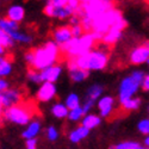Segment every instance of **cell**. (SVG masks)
Listing matches in <instances>:
<instances>
[{
    "instance_id": "1",
    "label": "cell",
    "mask_w": 149,
    "mask_h": 149,
    "mask_svg": "<svg viewBox=\"0 0 149 149\" xmlns=\"http://www.w3.org/2000/svg\"><path fill=\"white\" fill-rule=\"evenodd\" d=\"M60 52L61 48L54 41H48L43 45L33 49V62L31 68L42 72L49 67L55 66L60 56Z\"/></svg>"
},
{
    "instance_id": "2",
    "label": "cell",
    "mask_w": 149,
    "mask_h": 149,
    "mask_svg": "<svg viewBox=\"0 0 149 149\" xmlns=\"http://www.w3.org/2000/svg\"><path fill=\"white\" fill-rule=\"evenodd\" d=\"M74 61L85 70H103L109 63V45L102 43L97 49L74 58Z\"/></svg>"
},
{
    "instance_id": "3",
    "label": "cell",
    "mask_w": 149,
    "mask_h": 149,
    "mask_svg": "<svg viewBox=\"0 0 149 149\" xmlns=\"http://www.w3.org/2000/svg\"><path fill=\"white\" fill-rule=\"evenodd\" d=\"M97 38L93 32H86L80 38H73L67 44L61 47V52L66 54L70 60H74L79 56L93 50V47L95 45Z\"/></svg>"
},
{
    "instance_id": "4",
    "label": "cell",
    "mask_w": 149,
    "mask_h": 149,
    "mask_svg": "<svg viewBox=\"0 0 149 149\" xmlns=\"http://www.w3.org/2000/svg\"><path fill=\"white\" fill-rule=\"evenodd\" d=\"M122 20H124L120 11H118L117 8H111L107 12H105L104 15H102L100 17H98L97 19L93 20L92 24V31L95 36L97 41H102L103 37L105 36V33L115 25H117L118 23H120Z\"/></svg>"
},
{
    "instance_id": "5",
    "label": "cell",
    "mask_w": 149,
    "mask_h": 149,
    "mask_svg": "<svg viewBox=\"0 0 149 149\" xmlns=\"http://www.w3.org/2000/svg\"><path fill=\"white\" fill-rule=\"evenodd\" d=\"M146 74L142 70H134L130 75L122 79L118 88V100L119 104L131 99L137 93L140 87L143 85Z\"/></svg>"
},
{
    "instance_id": "6",
    "label": "cell",
    "mask_w": 149,
    "mask_h": 149,
    "mask_svg": "<svg viewBox=\"0 0 149 149\" xmlns=\"http://www.w3.org/2000/svg\"><path fill=\"white\" fill-rule=\"evenodd\" d=\"M35 107L31 104H19L5 110H1V116L6 122L17 125H29L33 120Z\"/></svg>"
},
{
    "instance_id": "7",
    "label": "cell",
    "mask_w": 149,
    "mask_h": 149,
    "mask_svg": "<svg viewBox=\"0 0 149 149\" xmlns=\"http://www.w3.org/2000/svg\"><path fill=\"white\" fill-rule=\"evenodd\" d=\"M81 1L78 0H68L67 5L65 6H54L50 3H47L44 6V15H47L50 18H56V19H67L70 18L77 13V11L80 8Z\"/></svg>"
},
{
    "instance_id": "8",
    "label": "cell",
    "mask_w": 149,
    "mask_h": 149,
    "mask_svg": "<svg viewBox=\"0 0 149 149\" xmlns=\"http://www.w3.org/2000/svg\"><path fill=\"white\" fill-rule=\"evenodd\" d=\"M81 8L84 11L82 18H88L93 22L109 10L113 8V3L109 0H85L81 1Z\"/></svg>"
},
{
    "instance_id": "9",
    "label": "cell",
    "mask_w": 149,
    "mask_h": 149,
    "mask_svg": "<svg viewBox=\"0 0 149 149\" xmlns=\"http://www.w3.org/2000/svg\"><path fill=\"white\" fill-rule=\"evenodd\" d=\"M23 93L18 88H10L5 92H0V106L1 110L22 104Z\"/></svg>"
},
{
    "instance_id": "10",
    "label": "cell",
    "mask_w": 149,
    "mask_h": 149,
    "mask_svg": "<svg viewBox=\"0 0 149 149\" xmlns=\"http://www.w3.org/2000/svg\"><path fill=\"white\" fill-rule=\"evenodd\" d=\"M99 116L103 118H110L115 111V98L111 95H103L97 102Z\"/></svg>"
},
{
    "instance_id": "11",
    "label": "cell",
    "mask_w": 149,
    "mask_h": 149,
    "mask_svg": "<svg viewBox=\"0 0 149 149\" xmlns=\"http://www.w3.org/2000/svg\"><path fill=\"white\" fill-rule=\"evenodd\" d=\"M56 93H57V88L55 84L43 82L40 86V88L37 90L36 98H37V100H40L42 103H49L56 97Z\"/></svg>"
},
{
    "instance_id": "12",
    "label": "cell",
    "mask_w": 149,
    "mask_h": 149,
    "mask_svg": "<svg viewBox=\"0 0 149 149\" xmlns=\"http://www.w3.org/2000/svg\"><path fill=\"white\" fill-rule=\"evenodd\" d=\"M73 40V35L69 25H61L53 31V41L61 48Z\"/></svg>"
},
{
    "instance_id": "13",
    "label": "cell",
    "mask_w": 149,
    "mask_h": 149,
    "mask_svg": "<svg viewBox=\"0 0 149 149\" xmlns=\"http://www.w3.org/2000/svg\"><path fill=\"white\" fill-rule=\"evenodd\" d=\"M129 60L132 65H142V63H147V61L149 60V49L146 44L143 45H139L135 49H132L130 55H129Z\"/></svg>"
},
{
    "instance_id": "14",
    "label": "cell",
    "mask_w": 149,
    "mask_h": 149,
    "mask_svg": "<svg viewBox=\"0 0 149 149\" xmlns=\"http://www.w3.org/2000/svg\"><path fill=\"white\" fill-rule=\"evenodd\" d=\"M68 70H69V78L74 82H81V81L87 79L88 75H90V72L80 68L75 63V61H74V60H69V62H68Z\"/></svg>"
},
{
    "instance_id": "15",
    "label": "cell",
    "mask_w": 149,
    "mask_h": 149,
    "mask_svg": "<svg viewBox=\"0 0 149 149\" xmlns=\"http://www.w3.org/2000/svg\"><path fill=\"white\" fill-rule=\"evenodd\" d=\"M42 74V80L43 82H52V84H55L60 77L62 74V67L58 66V65H55V66H52L44 70L41 72Z\"/></svg>"
},
{
    "instance_id": "16",
    "label": "cell",
    "mask_w": 149,
    "mask_h": 149,
    "mask_svg": "<svg viewBox=\"0 0 149 149\" xmlns=\"http://www.w3.org/2000/svg\"><path fill=\"white\" fill-rule=\"evenodd\" d=\"M25 17V10L24 7L19 4H15V5H11L8 6L7 11H6V18L12 20V22H16L19 24V22H22Z\"/></svg>"
},
{
    "instance_id": "17",
    "label": "cell",
    "mask_w": 149,
    "mask_h": 149,
    "mask_svg": "<svg viewBox=\"0 0 149 149\" xmlns=\"http://www.w3.org/2000/svg\"><path fill=\"white\" fill-rule=\"evenodd\" d=\"M41 129H42V125H41V122L38 119H33L29 125H26V129L23 131L22 136L26 141L29 140H33V139H37V136L41 132Z\"/></svg>"
},
{
    "instance_id": "18",
    "label": "cell",
    "mask_w": 149,
    "mask_h": 149,
    "mask_svg": "<svg viewBox=\"0 0 149 149\" xmlns=\"http://www.w3.org/2000/svg\"><path fill=\"white\" fill-rule=\"evenodd\" d=\"M90 134V130L87 128H85L84 125H79L78 128L75 129H73L69 135H68V137H69V141L73 142V143H79L81 140L86 139L88 136Z\"/></svg>"
},
{
    "instance_id": "19",
    "label": "cell",
    "mask_w": 149,
    "mask_h": 149,
    "mask_svg": "<svg viewBox=\"0 0 149 149\" xmlns=\"http://www.w3.org/2000/svg\"><path fill=\"white\" fill-rule=\"evenodd\" d=\"M100 123H102V117L99 115L88 113V115H85V117L82 118L81 125L87 128L88 130H92V129H95L97 127L100 125Z\"/></svg>"
},
{
    "instance_id": "20",
    "label": "cell",
    "mask_w": 149,
    "mask_h": 149,
    "mask_svg": "<svg viewBox=\"0 0 149 149\" xmlns=\"http://www.w3.org/2000/svg\"><path fill=\"white\" fill-rule=\"evenodd\" d=\"M122 36H123V31H120V30H117V29H115V28H111L106 33H105V36L103 37V43H105L106 45H112V44H115V43H117L120 38H122Z\"/></svg>"
},
{
    "instance_id": "21",
    "label": "cell",
    "mask_w": 149,
    "mask_h": 149,
    "mask_svg": "<svg viewBox=\"0 0 149 149\" xmlns=\"http://www.w3.org/2000/svg\"><path fill=\"white\" fill-rule=\"evenodd\" d=\"M52 113L54 117L56 118H68V115H69V109L67 107V105L65 103H55L53 106H52Z\"/></svg>"
},
{
    "instance_id": "22",
    "label": "cell",
    "mask_w": 149,
    "mask_h": 149,
    "mask_svg": "<svg viewBox=\"0 0 149 149\" xmlns=\"http://www.w3.org/2000/svg\"><path fill=\"white\" fill-rule=\"evenodd\" d=\"M18 30H19V24L18 23L12 22V20L7 19L6 17L1 18V20H0V31L7 32L10 35V33L15 32V31H18Z\"/></svg>"
},
{
    "instance_id": "23",
    "label": "cell",
    "mask_w": 149,
    "mask_h": 149,
    "mask_svg": "<svg viewBox=\"0 0 149 149\" xmlns=\"http://www.w3.org/2000/svg\"><path fill=\"white\" fill-rule=\"evenodd\" d=\"M109 149H146V147L136 141H123L117 144L110 146Z\"/></svg>"
},
{
    "instance_id": "24",
    "label": "cell",
    "mask_w": 149,
    "mask_h": 149,
    "mask_svg": "<svg viewBox=\"0 0 149 149\" xmlns=\"http://www.w3.org/2000/svg\"><path fill=\"white\" fill-rule=\"evenodd\" d=\"M103 91H104V87L102 85H92L91 87L87 90V99H91V100H94V102H98L103 95Z\"/></svg>"
},
{
    "instance_id": "25",
    "label": "cell",
    "mask_w": 149,
    "mask_h": 149,
    "mask_svg": "<svg viewBox=\"0 0 149 149\" xmlns=\"http://www.w3.org/2000/svg\"><path fill=\"white\" fill-rule=\"evenodd\" d=\"M11 73H12V62L10 58L3 56L0 58V77L5 79Z\"/></svg>"
},
{
    "instance_id": "26",
    "label": "cell",
    "mask_w": 149,
    "mask_h": 149,
    "mask_svg": "<svg viewBox=\"0 0 149 149\" xmlns=\"http://www.w3.org/2000/svg\"><path fill=\"white\" fill-rule=\"evenodd\" d=\"M10 35H11V37H12V38H13L16 42L22 43V44H30V43L32 42V36H30V35L26 33V32H23V31H20V30L15 31V32H12V33H10Z\"/></svg>"
},
{
    "instance_id": "27",
    "label": "cell",
    "mask_w": 149,
    "mask_h": 149,
    "mask_svg": "<svg viewBox=\"0 0 149 149\" xmlns=\"http://www.w3.org/2000/svg\"><path fill=\"white\" fill-rule=\"evenodd\" d=\"M124 111H135L141 106V99L137 97H134L131 99H128L127 102H124L120 104Z\"/></svg>"
},
{
    "instance_id": "28",
    "label": "cell",
    "mask_w": 149,
    "mask_h": 149,
    "mask_svg": "<svg viewBox=\"0 0 149 149\" xmlns=\"http://www.w3.org/2000/svg\"><path fill=\"white\" fill-rule=\"evenodd\" d=\"M65 104L67 105V107L69 110H74V109L81 106L80 105V98L77 93H69L65 100Z\"/></svg>"
},
{
    "instance_id": "29",
    "label": "cell",
    "mask_w": 149,
    "mask_h": 149,
    "mask_svg": "<svg viewBox=\"0 0 149 149\" xmlns=\"http://www.w3.org/2000/svg\"><path fill=\"white\" fill-rule=\"evenodd\" d=\"M15 44H16V41L12 38L11 35L4 31H0V47L6 49V48H12Z\"/></svg>"
},
{
    "instance_id": "30",
    "label": "cell",
    "mask_w": 149,
    "mask_h": 149,
    "mask_svg": "<svg viewBox=\"0 0 149 149\" xmlns=\"http://www.w3.org/2000/svg\"><path fill=\"white\" fill-rule=\"evenodd\" d=\"M85 117V113H84V110L82 107H77L74 110H69V115H68V119L70 122H81L82 118Z\"/></svg>"
},
{
    "instance_id": "31",
    "label": "cell",
    "mask_w": 149,
    "mask_h": 149,
    "mask_svg": "<svg viewBox=\"0 0 149 149\" xmlns=\"http://www.w3.org/2000/svg\"><path fill=\"white\" fill-rule=\"evenodd\" d=\"M28 79L29 81L33 82V84H43V80H42V74L40 70H36V69H29L28 70Z\"/></svg>"
},
{
    "instance_id": "32",
    "label": "cell",
    "mask_w": 149,
    "mask_h": 149,
    "mask_svg": "<svg viewBox=\"0 0 149 149\" xmlns=\"http://www.w3.org/2000/svg\"><path fill=\"white\" fill-rule=\"evenodd\" d=\"M70 30H72V35H73V38H80V37H82L86 31L85 29L82 28V25L80 24V25H74V26H70Z\"/></svg>"
},
{
    "instance_id": "33",
    "label": "cell",
    "mask_w": 149,
    "mask_h": 149,
    "mask_svg": "<svg viewBox=\"0 0 149 149\" xmlns=\"http://www.w3.org/2000/svg\"><path fill=\"white\" fill-rule=\"evenodd\" d=\"M137 129L141 134H144L146 136L149 135V118H146V119H142L141 122H139Z\"/></svg>"
},
{
    "instance_id": "34",
    "label": "cell",
    "mask_w": 149,
    "mask_h": 149,
    "mask_svg": "<svg viewBox=\"0 0 149 149\" xmlns=\"http://www.w3.org/2000/svg\"><path fill=\"white\" fill-rule=\"evenodd\" d=\"M47 139L49 140V141H52V142H54V141H56L57 140V137H58V131H57V129L55 128V127H49L48 129H47Z\"/></svg>"
},
{
    "instance_id": "35",
    "label": "cell",
    "mask_w": 149,
    "mask_h": 149,
    "mask_svg": "<svg viewBox=\"0 0 149 149\" xmlns=\"http://www.w3.org/2000/svg\"><path fill=\"white\" fill-rule=\"evenodd\" d=\"M95 103H97V102L91 100V99H86L85 103H84V105L81 106V107H82V110H84V113H85V115H88V113L91 112V111H92V109L94 107Z\"/></svg>"
},
{
    "instance_id": "36",
    "label": "cell",
    "mask_w": 149,
    "mask_h": 149,
    "mask_svg": "<svg viewBox=\"0 0 149 149\" xmlns=\"http://www.w3.org/2000/svg\"><path fill=\"white\" fill-rule=\"evenodd\" d=\"M10 88H11L10 87V82L4 78L0 79V92H5V91H7Z\"/></svg>"
},
{
    "instance_id": "37",
    "label": "cell",
    "mask_w": 149,
    "mask_h": 149,
    "mask_svg": "<svg viewBox=\"0 0 149 149\" xmlns=\"http://www.w3.org/2000/svg\"><path fill=\"white\" fill-rule=\"evenodd\" d=\"M81 24V18L78 17L77 15H74L69 18V26H74V25H80Z\"/></svg>"
},
{
    "instance_id": "38",
    "label": "cell",
    "mask_w": 149,
    "mask_h": 149,
    "mask_svg": "<svg viewBox=\"0 0 149 149\" xmlns=\"http://www.w3.org/2000/svg\"><path fill=\"white\" fill-rule=\"evenodd\" d=\"M24 58H25L26 63L31 67L32 62H33V50H29V52H26V53H25V55H24Z\"/></svg>"
},
{
    "instance_id": "39",
    "label": "cell",
    "mask_w": 149,
    "mask_h": 149,
    "mask_svg": "<svg viewBox=\"0 0 149 149\" xmlns=\"http://www.w3.org/2000/svg\"><path fill=\"white\" fill-rule=\"evenodd\" d=\"M25 147H26V149H37V139L26 141L25 142Z\"/></svg>"
},
{
    "instance_id": "40",
    "label": "cell",
    "mask_w": 149,
    "mask_h": 149,
    "mask_svg": "<svg viewBox=\"0 0 149 149\" xmlns=\"http://www.w3.org/2000/svg\"><path fill=\"white\" fill-rule=\"evenodd\" d=\"M142 88L147 92H149V73L146 74V78H144V81H143V85H142Z\"/></svg>"
},
{
    "instance_id": "41",
    "label": "cell",
    "mask_w": 149,
    "mask_h": 149,
    "mask_svg": "<svg viewBox=\"0 0 149 149\" xmlns=\"http://www.w3.org/2000/svg\"><path fill=\"white\" fill-rule=\"evenodd\" d=\"M143 143H144V147H146V148H149V135H147L146 137H144Z\"/></svg>"
},
{
    "instance_id": "42",
    "label": "cell",
    "mask_w": 149,
    "mask_h": 149,
    "mask_svg": "<svg viewBox=\"0 0 149 149\" xmlns=\"http://www.w3.org/2000/svg\"><path fill=\"white\" fill-rule=\"evenodd\" d=\"M146 45H147V47H148V49H149V42H147V43H146Z\"/></svg>"
},
{
    "instance_id": "43",
    "label": "cell",
    "mask_w": 149,
    "mask_h": 149,
    "mask_svg": "<svg viewBox=\"0 0 149 149\" xmlns=\"http://www.w3.org/2000/svg\"><path fill=\"white\" fill-rule=\"evenodd\" d=\"M147 65H148V67H149V60H148V61H147Z\"/></svg>"
},
{
    "instance_id": "44",
    "label": "cell",
    "mask_w": 149,
    "mask_h": 149,
    "mask_svg": "<svg viewBox=\"0 0 149 149\" xmlns=\"http://www.w3.org/2000/svg\"><path fill=\"white\" fill-rule=\"evenodd\" d=\"M146 149H149V148H146Z\"/></svg>"
}]
</instances>
